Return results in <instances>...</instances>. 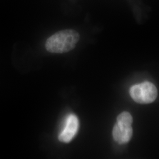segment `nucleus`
<instances>
[{
	"label": "nucleus",
	"mask_w": 159,
	"mask_h": 159,
	"mask_svg": "<svg viewBox=\"0 0 159 159\" xmlns=\"http://www.w3.org/2000/svg\"><path fill=\"white\" fill-rule=\"evenodd\" d=\"M79 39V34L73 30L58 31L47 40L46 50L52 53L67 52L74 49Z\"/></svg>",
	"instance_id": "f257e3e1"
},
{
	"label": "nucleus",
	"mask_w": 159,
	"mask_h": 159,
	"mask_svg": "<svg viewBox=\"0 0 159 159\" xmlns=\"http://www.w3.org/2000/svg\"><path fill=\"white\" fill-rule=\"evenodd\" d=\"M133 100L139 104H149L153 102L157 96V90L153 83L144 82L133 85L130 89Z\"/></svg>",
	"instance_id": "f03ea898"
},
{
	"label": "nucleus",
	"mask_w": 159,
	"mask_h": 159,
	"mask_svg": "<svg viewBox=\"0 0 159 159\" xmlns=\"http://www.w3.org/2000/svg\"><path fill=\"white\" fill-rule=\"evenodd\" d=\"M79 122L77 117L70 114L66 120V123L63 130L58 135V140L61 142L69 143L71 141L79 130Z\"/></svg>",
	"instance_id": "7ed1b4c3"
},
{
	"label": "nucleus",
	"mask_w": 159,
	"mask_h": 159,
	"mask_svg": "<svg viewBox=\"0 0 159 159\" xmlns=\"http://www.w3.org/2000/svg\"><path fill=\"white\" fill-rule=\"evenodd\" d=\"M133 134L131 126L121 125L116 123L113 130V136L116 142L123 144L130 140Z\"/></svg>",
	"instance_id": "20e7f679"
},
{
	"label": "nucleus",
	"mask_w": 159,
	"mask_h": 159,
	"mask_svg": "<svg viewBox=\"0 0 159 159\" xmlns=\"http://www.w3.org/2000/svg\"><path fill=\"white\" fill-rule=\"evenodd\" d=\"M132 123L133 117L127 111L121 113L117 118V123L121 125L131 126Z\"/></svg>",
	"instance_id": "39448f33"
}]
</instances>
